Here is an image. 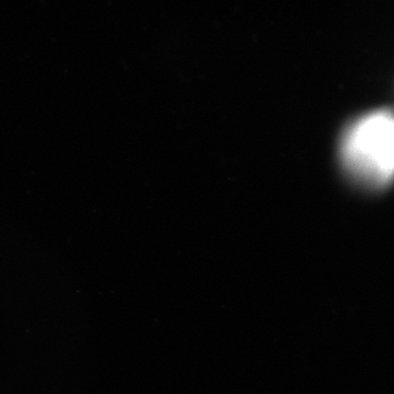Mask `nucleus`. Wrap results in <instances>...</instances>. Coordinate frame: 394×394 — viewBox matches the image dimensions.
<instances>
[{"label":"nucleus","instance_id":"obj_1","mask_svg":"<svg viewBox=\"0 0 394 394\" xmlns=\"http://www.w3.org/2000/svg\"><path fill=\"white\" fill-rule=\"evenodd\" d=\"M340 157L344 169L360 185L386 187L394 168L391 113L377 110L354 122L342 137Z\"/></svg>","mask_w":394,"mask_h":394}]
</instances>
